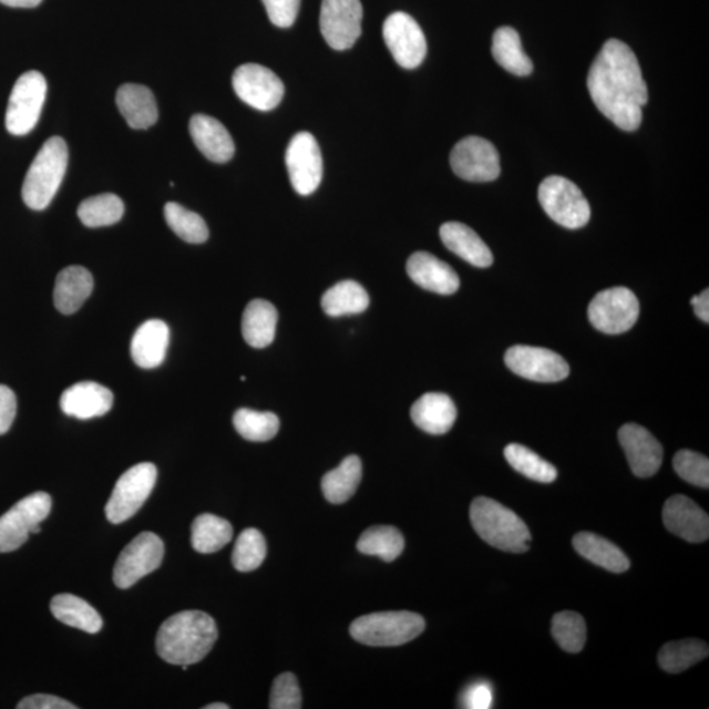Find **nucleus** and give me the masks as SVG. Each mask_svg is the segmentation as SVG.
Masks as SVG:
<instances>
[{"instance_id":"1","label":"nucleus","mask_w":709,"mask_h":709,"mask_svg":"<svg viewBox=\"0 0 709 709\" xmlns=\"http://www.w3.org/2000/svg\"><path fill=\"white\" fill-rule=\"evenodd\" d=\"M587 89L599 112L620 130L634 132L641 125L648 88L636 54L623 41L603 45L588 71Z\"/></svg>"},{"instance_id":"2","label":"nucleus","mask_w":709,"mask_h":709,"mask_svg":"<svg viewBox=\"0 0 709 709\" xmlns=\"http://www.w3.org/2000/svg\"><path fill=\"white\" fill-rule=\"evenodd\" d=\"M218 638L216 621L203 612H183L162 624L155 648L167 664L189 666L208 656Z\"/></svg>"},{"instance_id":"3","label":"nucleus","mask_w":709,"mask_h":709,"mask_svg":"<svg viewBox=\"0 0 709 709\" xmlns=\"http://www.w3.org/2000/svg\"><path fill=\"white\" fill-rule=\"evenodd\" d=\"M471 522L482 541L510 553H524L532 541L527 524L513 510L486 496H479L471 505Z\"/></svg>"},{"instance_id":"4","label":"nucleus","mask_w":709,"mask_h":709,"mask_svg":"<svg viewBox=\"0 0 709 709\" xmlns=\"http://www.w3.org/2000/svg\"><path fill=\"white\" fill-rule=\"evenodd\" d=\"M69 151L65 140L49 138L25 175L23 201L28 208L42 210L51 205L66 174Z\"/></svg>"},{"instance_id":"5","label":"nucleus","mask_w":709,"mask_h":709,"mask_svg":"<svg viewBox=\"0 0 709 709\" xmlns=\"http://www.w3.org/2000/svg\"><path fill=\"white\" fill-rule=\"evenodd\" d=\"M425 628L421 615L410 612L376 613L353 620L354 641L370 647H399L413 641Z\"/></svg>"},{"instance_id":"6","label":"nucleus","mask_w":709,"mask_h":709,"mask_svg":"<svg viewBox=\"0 0 709 709\" xmlns=\"http://www.w3.org/2000/svg\"><path fill=\"white\" fill-rule=\"evenodd\" d=\"M538 202L553 222L566 229H580L590 222V204L566 177L553 175L544 179L538 187Z\"/></svg>"},{"instance_id":"7","label":"nucleus","mask_w":709,"mask_h":709,"mask_svg":"<svg viewBox=\"0 0 709 709\" xmlns=\"http://www.w3.org/2000/svg\"><path fill=\"white\" fill-rule=\"evenodd\" d=\"M52 510L51 495L44 492L25 496L0 516V553L17 551L32 534H39L40 523Z\"/></svg>"},{"instance_id":"8","label":"nucleus","mask_w":709,"mask_h":709,"mask_svg":"<svg viewBox=\"0 0 709 709\" xmlns=\"http://www.w3.org/2000/svg\"><path fill=\"white\" fill-rule=\"evenodd\" d=\"M157 476V466L152 463H141L127 470L117 480L106 503V520L112 524H120L136 515L151 496Z\"/></svg>"},{"instance_id":"9","label":"nucleus","mask_w":709,"mask_h":709,"mask_svg":"<svg viewBox=\"0 0 709 709\" xmlns=\"http://www.w3.org/2000/svg\"><path fill=\"white\" fill-rule=\"evenodd\" d=\"M47 81L39 71H27L13 86L6 112V127L13 136H25L39 123L47 99Z\"/></svg>"},{"instance_id":"10","label":"nucleus","mask_w":709,"mask_h":709,"mask_svg":"<svg viewBox=\"0 0 709 709\" xmlns=\"http://www.w3.org/2000/svg\"><path fill=\"white\" fill-rule=\"evenodd\" d=\"M595 329L605 335H623L634 328L640 315V304L633 290L624 287L602 290L587 310Z\"/></svg>"},{"instance_id":"11","label":"nucleus","mask_w":709,"mask_h":709,"mask_svg":"<svg viewBox=\"0 0 709 709\" xmlns=\"http://www.w3.org/2000/svg\"><path fill=\"white\" fill-rule=\"evenodd\" d=\"M163 556L165 545L161 538L152 532H142L120 553L113 569V583L119 588L136 585L141 578L158 569Z\"/></svg>"},{"instance_id":"12","label":"nucleus","mask_w":709,"mask_h":709,"mask_svg":"<svg viewBox=\"0 0 709 709\" xmlns=\"http://www.w3.org/2000/svg\"><path fill=\"white\" fill-rule=\"evenodd\" d=\"M286 165L296 193L302 196L314 194L323 175L321 148L314 134L300 132L290 140Z\"/></svg>"},{"instance_id":"13","label":"nucleus","mask_w":709,"mask_h":709,"mask_svg":"<svg viewBox=\"0 0 709 709\" xmlns=\"http://www.w3.org/2000/svg\"><path fill=\"white\" fill-rule=\"evenodd\" d=\"M451 167L461 179L493 182L501 174L500 154L492 142L476 136L466 137L453 147Z\"/></svg>"},{"instance_id":"14","label":"nucleus","mask_w":709,"mask_h":709,"mask_svg":"<svg viewBox=\"0 0 709 709\" xmlns=\"http://www.w3.org/2000/svg\"><path fill=\"white\" fill-rule=\"evenodd\" d=\"M363 7L360 0H322L319 25L323 39L336 51H346L361 34Z\"/></svg>"},{"instance_id":"15","label":"nucleus","mask_w":709,"mask_h":709,"mask_svg":"<svg viewBox=\"0 0 709 709\" xmlns=\"http://www.w3.org/2000/svg\"><path fill=\"white\" fill-rule=\"evenodd\" d=\"M233 89L240 101L264 112L276 109L284 96L280 78L257 63H246L234 71Z\"/></svg>"},{"instance_id":"16","label":"nucleus","mask_w":709,"mask_h":709,"mask_svg":"<svg viewBox=\"0 0 709 709\" xmlns=\"http://www.w3.org/2000/svg\"><path fill=\"white\" fill-rule=\"evenodd\" d=\"M386 44L403 69H415L428 54V42L420 24L405 12H394L382 27Z\"/></svg>"},{"instance_id":"17","label":"nucleus","mask_w":709,"mask_h":709,"mask_svg":"<svg viewBox=\"0 0 709 709\" xmlns=\"http://www.w3.org/2000/svg\"><path fill=\"white\" fill-rule=\"evenodd\" d=\"M505 363L521 378L537 382L562 381L571 373L562 354L542 347L514 346L507 350Z\"/></svg>"},{"instance_id":"18","label":"nucleus","mask_w":709,"mask_h":709,"mask_svg":"<svg viewBox=\"0 0 709 709\" xmlns=\"http://www.w3.org/2000/svg\"><path fill=\"white\" fill-rule=\"evenodd\" d=\"M619 442L635 476H655L662 465L664 449L647 429L636 423L624 424L619 430Z\"/></svg>"},{"instance_id":"19","label":"nucleus","mask_w":709,"mask_h":709,"mask_svg":"<svg viewBox=\"0 0 709 709\" xmlns=\"http://www.w3.org/2000/svg\"><path fill=\"white\" fill-rule=\"evenodd\" d=\"M662 520L671 534L686 542L698 544L708 541L709 517L707 513L685 495H672L666 501Z\"/></svg>"},{"instance_id":"20","label":"nucleus","mask_w":709,"mask_h":709,"mask_svg":"<svg viewBox=\"0 0 709 709\" xmlns=\"http://www.w3.org/2000/svg\"><path fill=\"white\" fill-rule=\"evenodd\" d=\"M112 405L111 390L92 381L78 382L68 388L60 400L63 413L83 421L105 415Z\"/></svg>"},{"instance_id":"21","label":"nucleus","mask_w":709,"mask_h":709,"mask_svg":"<svg viewBox=\"0 0 709 709\" xmlns=\"http://www.w3.org/2000/svg\"><path fill=\"white\" fill-rule=\"evenodd\" d=\"M407 271L417 286L439 295H453L460 288V279L450 265L434 255L418 251L408 260Z\"/></svg>"},{"instance_id":"22","label":"nucleus","mask_w":709,"mask_h":709,"mask_svg":"<svg viewBox=\"0 0 709 709\" xmlns=\"http://www.w3.org/2000/svg\"><path fill=\"white\" fill-rule=\"evenodd\" d=\"M168 345V326L161 319H148L134 332L131 343L132 359L144 370H153L165 361Z\"/></svg>"},{"instance_id":"23","label":"nucleus","mask_w":709,"mask_h":709,"mask_svg":"<svg viewBox=\"0 0 709 709\" xmlns=\"http://www.w3.org/2000/svg\"><path fill=\"white\" fill-rule=\"evenodd\" d=\"M189 133L198 151L212 162H228L236 152L229 131L217 119L198 113L191 119Z\"/></svg>"},{"instance_id":"24","label":"nucleus","mask_w":709,"mask_h":709,"mask_svg":"<svg viewBox=\"0 0 709 709\" xmlns=\"http://www.w3.org/2000/svg\"><path fill=\"white\" fill-rule=\"evenodd\" d=\"M410 415L417 428L431 435H443L455 424L458 410L449 395L428 393L414 403Z\"/></svg>"},{"instance_id":"25","label":"nucleus","mask_w":709,"mask_h":709,"mask_svg":"<svg viewBox=\"0 0 709 709\" xmlns=\"http://www.w3.org/2000/svg\"><path fill=\"white\" fill-rule=\"evenodd\" d=\"M94 289V278L81 266L63 268L56 276L54 305L62 315H73L82 308Z\"/></svg>"},{"instance_id":"26","label":"nucleus","mask_w":709,"mask_h":709,"mask_svg":"<svg viewBox=\"0 0 709 709\" xmlns=\"http://www.w3.org/2000/svg\"><path fill=\"white\" fill-rule=\"evenodd\" d=\"M441 238L450 251L474 267L486 268L493 265L491 248L479 234L461 223H445L441 228Z\"/></svg>"},{"instance_id":"27","label":"nucleus","mask_w":709,"mask_h":709,"mask_svg":"<svg viewBox=\"0 0 709 709\" xmlns=\"http://www.w3.org/2000/svg\"><path fill=\"white\" fill-rule=\"evenodd\" d=\"M120 113L133 130H147L158 120V106L153 92L142 84L126 83L117 90Z\"/></svg>"},{"instance_id":"28","label":"nucleus","mask_w":709,"mask_h":709,"mask_svg":"<svg viewBox=\"0 0 709 709\" xmlns=\"http://www.w3.org/2000/svg\"><path fill=\"white\" fill-rule=\"evenodd\" d=\"M573 547L588 562L608 572L624 573L629 569L630 562L626 553L607 538L592 532H580L574 536Z\"/></svg>"},{"instance_id":"29","label":"nucleus","mask_w":709,"mask_h":709,"mask_svg":"<svg viewBox=\"0 0 709 709\" xmlns=\"http://www.w3.org/2000/svg\"><path fill=\"white\" fill-rule=\"evenodd\" d=\"M278 310L266 300L248 302L243 317V335L254 349H265L271 345L278 326Z\"/></svg>"},{"instance_id":"30","label":"nucleus","mask_w":709,"mask_h":709,"mask_svg":"<svg viewBox=\"0 0 709 709\" xmlns=\"http://www.w3.org/2000/svg\"><path fill=\"white\" fill-rule=\"evenodd\" d=\"M54 618L69 627L88 634H97L103 628L102 616L86 600L73 594H59L51 602Z\"/></svg>"},{"instance_id":"31","label":"nucleus","mask_w":709,"mask_h":709,"mask_svg":"<svg viewBox=\"0 0 709 709\" xmlns=\"http://www.w3.org/2000/svg\"><path fill=\"white\" fill-rule=\"evenodd\" d=\"M492 53L499 65L517 76H527L534 70L523 52L521 35L512 27H501L493 35Z\"/></svg>"},{"instance_id":"32","label":"nucleus","mask_w":709,"mask_h":709,"mask_svg":"<svg viewBox=\"0 0 709 709\" xmlns=\"http://www.w3.org/2000/svg\"><path fill=\"white\" fill-rule=\"evenodd\" d=\"M322 309L330 317L363 314L370 307V296L359 282L345 280L322 296Z\"/></svg>"},{"instance_id":"33","label":"nucleus","mask_w":709,"mask_h":709,"mask_svg":"<svg viewBox=\"0 0 709 709\" xmlns=\"http://www.w3.org/2000/svg\"><path fill=\"white\" fill-rule=\"evenodd\" d=\"M361 476L363 465L360 459L354 455L346 458L337 470L325 474L321 484L325 499L332 505L349 501L357 492Z\"/></svg>"},{"instance_id":"34","label":"nucleus","mask_w":709,"mask_h":709,"mask_svg":"<svg viewBox=\"0 0 709 709\" xmlns=\"http://www.w3.org/2000/svg\"><path fill=\"white\" fill-rule=\"evenodd\" d=\"M233 538V527L228 521L213 514H202L193 523V547L203 555L222 551Z\"/></svg>"},{"instance_id":"35","label":"nucleus","mask_w":709,"mask_h":709,"mask_svg":"<svg viewBox=\"0 0 709 709\" xmlns=\"http://www.w3.org/2000/svg\"><path fill=\"white\" fill-rule=\"evenodd\" d=\"M357 547L363 555L380 557L387 563H392L405 548V538L392 526H374L361 534Z\"/></svg>"},{"instance_id":"36","label":"nucleus","mask_w":709,"mask_h":709,"mask_svg":"<svg viewBox=\"0 0 709 709\" xmlns=\"http://www.w3.org/2000/svg\"><path fill=\"white\" fill-rule=\"evenodd\" d=\"M709 655L708 645L697 638L671 641L658 654V664L666 672L678 674L697 665Z\"/></svg>"},{"instance_id":"37","label":"nucleus","mask_w":709,"mask_h":709,"mask_svg":"<svg viewBox=\"0 0 709 709\" xmlns=\"http://www.w3.org/2000/svg\"><path fill=\"white\" fill-rule=\"evenodd\" d=\"M124 216L122 198L113 194L92 196L78 207V217L88 228H103L116 224Z\"/></svg>"},{"instance_id":"38","label":"nucleus","mask_w":709,"mask_h":709,"mask_svg":"<svg viewBox=\"0 0 709 709\" xmlns=\"http://www.w3.org/2000/svg\"><path fill=\"white\" fill-rule=\"evenodd\" d=\"M238 434L250 442H268L278 434L280 421L269 411L239 409L233 417Z\"/></svg>"},{"instance_id":"39","label":"nucleus","mask_w":709,"mask_h":709,"mask_svg":"<svg viewBox=\"0 0 709 709\" xmlns=\"http://www.w3.org/2000/svg\"><path fill=\"white\" fill-rule=\"evenodd\" d=\"M507 463L514 467L516 472L523 474L532 481L542 482V484H551L557 479V470L547 460L542 459L532 452L527 446L521 444H508L503 451Z\"/></svg>"},{"instance_id":"40","label":"nucleus","mask_w":709,"mask_h":709,"mask_svg":"<svg viewBox=\"0 0 709 709\" xmlns=\"http://www.w3.org/2000/svg\"><path fill=\"white\" fill-rule=\"evenodd\" d=\"M165 218L169 229L188 244H204L209 237L208 226L202 216L184 208L181 204L167 203Z\"/></svg>"},{"instance_id":"41","label":"nucleus","mask_w":709,"mask_h":709,"mask_svg":"<svg viewBox=\"0 0 709 709\" xmlns=\"http://www.w3.org/2000/svg\"><path fill=\"white\" fill-rule=\"evenodd\" d=\"M552 635L567 654H579L586 644V623L583 615L563 612L553 616Z\"/></svg>"},{"instance_id":"42","label":"nucleus","mask_w":709,"mask_h":709,"mask_svg":"<svg viewBox=\"0 0 709 709\" xmlns=\"http://www.w3.org/2000/svg\"><path fill=\"white\" fill-rule=\"evenodd\" d=\"M267 555V544L260 531L247 528L234 545L232 562L238 572H253L264 564Z\"/></svg>"},{"instance_id":"43","label":"nucleus","mask_w":709,"mask_h":709,"mask_svg":"<svg viewBox=\"0 0 709 709\" xmlns=\"http://www.w3.org/2000/svg\"><path fill=\"white\" fill-rule=\"evenodd\" d=\"M674 470L678 476L689 482V484L708 489L709 487V460L698 452L682 450L677 452L672 460Z\"/></svg>"},{"instance_id":"44","label":"nucleus","mask_w":709,"mask_h":709,"mask_svg":"<svg viewBox=\"0 0 709 709\" xmlns=\"http://www.w3.org/2000/svg\"><path fill=\"white\" fill-rule=\"evenodd\" d=\"M302 695L299 682L292 672L280 674L274 680L269 708L271 709H300Z\"/></svg>"},{"instance_id":"45","label":"nucleus","mask_w":709,"mask_h":709,"mask_svg":"<svg viewBox=\"0 0 709 709\" xmlns=\"http://www.w3.org/2000/svg\"><path fill=\"white\" fill-rule=\"evenodd\" d=\"M266 7L268 19L280 28H289L295 24L299 16L301 0H261Z\"/></svg>"},{"instance_id":"46","label":"nucleus","mask_w":709,"mask_h":709,"mask_svg":"<svg viewBox=\"0 0 709 709\" xmlns=\"http://www.w3.org/2000/svg\"><path fill=\"white\" fill-rule=\"evenodd\" d=\"M493 687L487 682L472 684L463 693V707L487 709L493 706Z\"/></svg>"},{"instance_id":"47","label":"nucleus","mask_w":709,"mask_h":709,"mask_svg":"<svg viewBox=\"0 0 709 709\" xmlns=\"http://www.w3.org/2000/svg\"><path fill=\"white\" fill-rule=\"evenodd\" d=\"M18 401L9 387L0 386V435L6 434L16 421Z\"/></svg>"},{"instance_id":"48","label":"nucleus","mask_w":709,"mask_h":709,"mask_svg":"<svg viewBox=\"0 0 709 709\" xmlns=\"http://www.w3.org/2000/svg\"><path fill=\"white\" fill-rule=\"evenodd\" d=\"M19 709H76L70 701L53 695L35 693L20 701Z\"/></svg>"},{"instance_id":"49","label":"nucleus","mask_w":709,"mask_h":709,"mask_svg":"<svg viewBox=\"0 0 709 709\" xmlns=\"http://www.w3.org/2000/svg\"><path fill=\"white\" fill-rule=\"evenodd\" d=\"M691 305L693 307L695 315H697V317L701 319V321L708 323L709 322V290L705 289L703 292H701L700 295L692 297Z\"/></svg>"},{"instance_id":"50","label":"nucleus","mask_w":709,"mask_h":709,"mask_svg":"<svg viewBox=\"0 0 709 709\" xmlns=\"http://www.w3.org/2000/svg\"><path fill=\"white\" fill-rule=\"evenodd\" d=\"M42 0H0V3L17 7V9H33V7H38Z\"/></svg>"},{"instance_id":"51","label":"nucleus","mask_w":709,"mask_h":709,"mask_svg":"<svg viewBox=\"0 0 709 709\" xmlns=\"http://www.w3.org/2000/svg\"><path fill=\"white\" fill-rule=\"evenodd\" d=\"M230 707L225 703H213L205 706L204 709H229Z\"/></svg>"}]
</instances>
